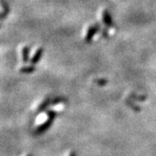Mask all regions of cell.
I'll return each instance as SVG.
<instances>
[{"label":"cell","instance_id":"1","mask_svg":"<svg viewBox=\"0 0 156 156\" xmlns=\"http://www.w3.org/2000/svg\"><path fill=\"white\" fill-rule=\"evenodd\" d=\"M55 117V113L53 111H49L48 112V119L46 120V122H44L43 123H41L40 125H38L36 130H35V134H39L44 133V131H46L49 127L50 126V124L52 122L53 119Z\"/></svg>","mask_w":156,"mask_h":156},{"label":"cell","instance_id":"2","mask_svg":"<svg viewBox=\"0 0 156 156\" xmlns=\"http://www.w3.org/2000/svg\"><path fill=\"white\" fill-rule=\"evenodd\" d=\"M99 30H100V25L98 23H95L93 26H90L88 30V31H87V35L85 37L86 42L89 43L92 40V37H94V35L97 33V31H99Z\"/></svg>","mask_w":156,"mask_h":156},{"label":"cell","instance_id":"3","mask_svg":"<svg viewBox=\"0 0 156 156\" xmlns=\"http://www.w3.org/2000/svg\"><path fill=\"white\" fill-rule=\"evenodd\" d=\"M43 52H44L43 48H38L37 50H36L34 56H32V58L30 59V63H31L32 65H35L36 63H37V62L40 61L41 57L43 56Z\"/></svg>","mask_w":156,"mask_h":156},{"label":"cell","instance_id":"4","mask_svg":"<svg viewBox=\"0 0 156 156\" xmlns=\"http://www.w3.org/2000/svg\"><path fill=\"white\" fill-rule=\"evenodd\" d=\"M102 20H103V22H104V23L106 24L107 26H108V27L114 26V23H113V21H112L111 16H110L109 12L108 11H103V13H102Z\"/></svg>","mask_w":156,"mask_h":156},{"label":"cell","instance_id":"5","mask_svg":"<svg viewBox=\"0 0 156 156\" xmlns=\"http://www.w3.org/2000/svg\"><path fill=\"white\" fill-rule=\"evenodd\" d=\"M0 6L3 10V12L8 16L9 13L11 12V9H10V5H9L8 2L6 0H0Z\"/></svg>","mask_w":156,"mask_h":156},{"label":"cell","instance_id":"6","mask_svg":"<svg viewBox=\"0 0 156 156\" xmlns=\"http://www.w3.org/2000/svg\"><path fill=\"white\" fill-rule=\"evenodd\" d=\"M29 56H30V47L24 46L22 49V60L23 62H29Z\"/></svg>","mask_w":156,"mask_h":156},{"label":"cell","instance_id":"7","mask_svg":"<svg viewBox=\"0 0 156 156\" xmlns=\"http://www.w3.org/2000/svg\"><path fill=\"white\" fill-rule=\"evenodd\" d=\"M50 103H51V100H50L49 97H48V98H46V99H44V100L43 101L40 103V105H39L38 108H37V111L38 112L43 111L44 109H45L47 107L49 106V104H50Z\"/></svg>","mask_w":156,"mask_h":156},{"label":"cell","instance_id":"8","mask_svg":"<svg viewBox=\"0 0 156 156\" xmlns=\"http://www.w3.org/2000/svg\"><path fill=\"white\" fill-rule=\"evenodd\" d=\"M35 70H36V68L33 65L32 66H23L19 69V72L23 73V74H30V73H33Z\"/></svg>","mask_w":156,"mask_h":156},{"label":"cell","instance_id":"9","mask_svg":"<svg viewBox=\"0 0 156 156\" xmlns=\"http://www.w3.org/2000/svg\"><path fill=\"white\" fill-rule=\"evenodd\" d=\"M127 104H128V105H129V106L132 107V108H133L134 110H136V111H139V110H140L139 107L136 106V105L134 106V101H131V102H130V101H127Z\"/></svg>","mask_w":156,"mask_h":156},{"label":"cell","instance_id":"10","mask_svg":"<svg viewBox=\"0 0 156 156\" xmlns=\"http://www.w3.org/2000/svg\"><path fill=\"white\" fill-rule=\"evenodd\" d=\"M95 82L99 85H104V84H106L108 83L107 80H105V79H97V80H95Z\"/></svg>","mask_w":156,"mask_h":156},{"label":"cell","instance_id":"11","mask_svg":"<svg viewBox=\"0 0 156 156\" xmlns=\"http://www.w3.org/2000/svg\"><path fill=\"white\" fill-rule=\"evenodd\" d=\"M63 100V98H55V99H53V100H51V103L52 104H56V103H59V102H61Z\"/></svg>","mask_w":156,"mask_h":156},{"label":"cell","instance_id":"12","mask_svg":"<svg viewBox=\"0 0 156 156\" xmlns=\"http://www.w3.org/2000/svg\"><path fill=\"white\" fill-rule=\"evenodd\" d=\"M6 17H7V15L5 14L4 12L0 13V20H5V19H6Z\"/></svg>","mask_w":156,"mask_h":156},{"label":"cell","instance_id":"13","mask_svg":"<svg viewBox=\"0 0 156 156\" xmlns=\"http://www.w3.org/2000/svg\"><path fill=\"white\" fill-rule=\"evenodd\" d=\"M101 34L104 37H108V31H107L106 29H103L102 31H101Z\"/></svg>","mask_w":156,"mask_h":156},{"label":"cell","instance_id":"14","mask_svg":"<svg viewBox=\"0 0 156 156\" xmlns=\"http://www.w3.org/2000/svg\"><path fill=\"white\" fill-rule=\"evenodd\" d=\"M69 156H76V154H75V153H74V152H70V153H69Z\"/></svg>","mask_w":156,"mask_h":156},{"label":"cell","instance_id":"15","mask_svg":"<svg viewBox=\"0 0 156 156\" xmlns=\"http://www.w3.org/2000/svg\"><path fill=\"white\" fill-rule=\"evenodd\" d=\"M24 156H32V155H31V154H26Z\"/></svg>","mask_w":156,"mask_h":156},{"label":"cell","instance_id":"16","mask_svg":"<svg viewBox=\"0 0 156 156\" xmlns=\"http://www.w3.org/2000/svg\"><path fill=\"white\" fill-rule=\"evenodd\" d=\"M0 28H1V24H0Z\"/></svg>","mask_w":156,"mask_h":156}]
</instances>
